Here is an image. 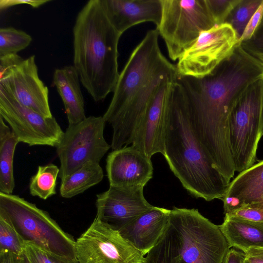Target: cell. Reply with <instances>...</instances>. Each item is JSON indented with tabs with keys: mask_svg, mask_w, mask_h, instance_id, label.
I'll list each match as a JSON object with an SVG mask.
<instances>
[{
	"mask_svg": "<svg viewBox=\"0 0 263 263\" xmlns=\"http://www.w3.org/2000/svg\"><path fill=\"white\" fill-rule=\"evenodd\" d=\"M32 39L26 32L13 27L0 29V56L17 53L31 43Z\"/></svg>",
	"mask_w": 263,
	"mask_h": 263,
	"instance_id": "4316f807",
	"label": "cell"
},
{
	"mask_svg": "<svg viewBox=\"0 0 263 263\" xmlns=\"http://www.w3.org/2000/svg\"><path fill=\"white\" fill-rule=\"evenodd\" d=\"M16 263H31V262L24 251L21 255L17 256Z\"/></svg>",
	"mask_w": 263,
	"mask_h": 263,
	"instance_id": "f35d334b",
	"label": "cell"
},
{
	"mask_svg": "<svg viewBox=\"0 0 263 263\" xmlns=\"http://www.w3.org/2000/svg\"><path fill=\"white\" fill-rule=\"evenodd\" d=\"M263 16V1L249 21L238 40V44L250 39L259 25Z\"/></svg>",
	"mask_w": 263,
	"mask_h": 263,
	"instance_id": "d6a6232c",
	"label": "cell"
},
{
	"mask_svg": "<svg viewBox=\"0 0 263 263\" xmlns=\"http://www.w3.org/2000/svg\"><path fill=\"white\" fill-rule=\"evenodd\" d=\"M245 253L234 248L230 249L223 263H244Z\"/></svg>",
	"mask_w": 263,
	"mask_h": 263,
	"instance_id": "8d00e7d4",
	"label": "cell"
},
{
	"mask_svg": "<svg viewBox=\"0 0 263 263\" xmlns=\"http://www.w3.org/2000/svg\"><path fill=\"white\" fill-rule=\"evenodd\" d=\"M164 157L174 175L193 197L221 200L231 181L213 165L193 130L186 95L173 82L167 100L164 132Z\"/></svg>",
	"mask_w": 263,
	"mask_h": 263,
	"instance_id": "7a4b0ae2",
	"label": "cell"
},
{
	"mask_svg": "<svg viewBox=\"0 0 263 263\" xmlns=\"http://www.w3.org/2000/svg\"><path fill=\"white\" fill-rule=\"evenodd\" d=\"M235 31L224 23L203 31L176 65L178 77L196 78L211 73L238 44Z\"/></svg>",
	"mask_w": 263,
	"mask_h": 263,
	"instance_id": "30bf717a",
	"label": "cell"
},
{
	"mask_svg": "<svg viewBox=\"0 0 263 263\" xmlns=\"http://www.w3.org/2000/svg\"><path fill=\"white\" fill-rule=\"evenodd\" d=\"M18 141L0 116V193L12 194L15 187L13 157Z\"/></svg>",
	"mask_w": 263,
	"mask_h": 263,
	"instance_id": "603a6c76",
	"label": "cell"
},
{
	"mask_svg": "<svg viewBox=\"0 0 263 263\" xmlns=\"http://www.w3.org/2000/svg\"><path fill=\"white\" fill-rule=\"evenodd\" d=\"M60 168L53 163L39 166L37 172L29 183V192L33 196L46 200L56 194L57 177Z\"/></svg>",
	"mask_w": 263,
	"mask_h": 263,
	"instance_id": "d4e9b609",
	"label": "cell"
},
{
	"mask_svg": "<svg viewBox=\"0 0 263 263\" xmlns=\"http://www.w3.org/2000/svg\"><path fill=\"white\" fill-rule=\"evenodd\" d=\"M104 173L99 163L89 162L61 180L60 195L70 198L98 184Z\"/></svg>",
	"mask_w": 263,
	"mask_h": 263,
	"instance_id": "cb8c5ba5",
	"label": "cell"
},
{
	"mask_svg": "<svg viewBox=\"0 0 263 263\" xmlns=\"http://www.w3.org/2000/svg\"><path fill=\"white\" fill-rule=\"evenodd\" d=\"M240 44L249 53H263V16L251 37Z\"/></svg>",
	"mask_w": 263,
	"mask_h": 263,
	"instance_id": "4dcf8cb0",
	"label": "cell"
},
{
	"mask_svg": "<svg viewBox=\"0 0 263 263\" xmlns=\"http://www.w3.org/2000/svg\"><path fill=\"white\" fill-rule=\"evenodd\" d=\"M25 253L31 263H54L51 254L32 244L25 243Z\"/></svg>",
	"mask_w": 263,
	"mask_h": 263,
	"instance_id": "1f68e13d",
	"label": "cell"
},
{
	"mask_svg": "<svg viewBox=\"0 0 263 263\" xmlns=\"http://www.w3.org/2000/svg\"><path fill=\"white\" fill-rule=\"evenodd\" d=\"M229 136L235 172L254 164L263 135V78L251 84L234 104L229 117Z\"/></svg>",
	"mask_w": 263,
	"mask_h": 263,
	"instance_id": "8992f818",
	"label": "cell"
},
{
	"mask_svg": "<svg viewBox=\"0 0 263 263\" xmlns=\"http://www.w3.org/2000/svg\"><path fill=\"white\" fill-rule=\"evenodd\" d=\"M219 227L230 248L244 253L251 248H263V223L225 215Z\"/></svg>",
	"mask_w": 263,
	"mask_h": 263,
	"instance_id": "7402d4cb",
	"label": "cell"
},
{
	"mask_svg": "<svg viewBox=\"0 0 263 263\" xmlns=\"http://www.w3.org/2000/svg\"><path fill=\"white\" fill-rule=\"evenodd\" d=\"M110 23L121 34L133 26L152 22L157 27L162 14L161 0H100Z\"/></svg>",
	"mask_w": 263,
	"mask_h": 263,
	"instance_id": "ac0fdd59",
	"label": "cell"
},
{
	"mask_svg": "<svg viewBox=\"0 0 263 263\" xmlns=\"http://www.w3.org/2000/svg\"><path fill=\"white\" fill-rule=\"evenodd\" d=\"M221 200L225 215L246 206L263 204V160L239 173L230 182Z\"/></svg>",
	"mask_w": 263,
	"mask_h": 263,
	"instance_id": "d6986e66",
	"label": "cell"
},
{
	"mask_svg": "<svg viewBox=\"0 0 263 263\" xmlns=\"http://www.w3.org/2000/svg\"><path fill=\"white\" fill-rule=\"evenodd\" d=\"M50 1H0V8L1 9H5L10 6H13L16 5L20 4H27L31 6L36 8L40 6L49 2Z\"/></svg>",
	"mask_w": 263,
	"mask_h": 263,
	"instance_id": "d590c367",
	"label": "cell"
},
{
	"mask_svg": "<svg viewBox=\"0 0 263 263\" xmlns=\"http://www.w3.org/2000/svg\"><path fill=\"white\" fill-rule=\"evenodd\" d=\"M157 29L148 30L131 53L117 82L107 109L103 116L112 125L156 70L167 59L161 52Z\"/></svg>",
	"mask_w": 263,
	"mask_h": 263,
	"instance_id": "ba28073f",
	"label": "cell"
},
{
	"mask_svg": "<svg viewBox=\"0 0 263 263\" xmlns=\"http://www.w3.org/2000/svg\"><path fill=\"white\" fill-rule=\"evenodd\" d=\"M122 34L107 18L100 0H90L73 28V66L96 102L113 92L118 81V44Z\"/></svg>",
	"mask_w": 263,
	"mask_h": 263,
	"instance_id": "3957f363",
	"label": "cell"
},
{
	"mask_svg": "<svg viewBox=\"0 0 263 263\" xmlns=\"http://www.w3.org/2000/svg\"><path fill=\"white\" fill-rule=\"evenodd\" d=\"M24 60L17 54H9L0 56V80L8 74Z\"/></svg>",
	"mask_w": 263,
	"mask_h": 263,
	"instance_id": "836d02e7",
	"label": "cell"
},
{
	"mask_svg": "<svg viewBox=\"0 0 263 263\" xmlns=\"http://www.w3.org/2000/svg\"><path fill=\"white\" fill-rule=\"evenodd\" d=\"M0 215L10 221L25 243L60 259L77 260L73 238L35 204L18 195L0 193Z\"/></svg>",
	"mask_w": 263,
	"mask_h": 263,
	"instance_id": "5b68a950",
	"label": "cell"
},
{
	"mask_svg": "<svg viewBox=\"0 0 263 263\" xmlns=\"http://www.w3.org/2000/svg\"><path fill=\"white\" fill-rule=\"evenodd\" d=\"M262 1L263 0H240L230 13L225 23L233 27L238 39L241 36L249 21Z\"/></svg>",
	"mask_w": 263,
	"mask_h": 263,
	"instance_id": "484cf974",
	"label": "cell"
},
{
	"mask_svg": "<svg viewBox=\"0 0 263 263\" xmlns=\"http://www.w3.org/2000/svg\"><path fill=\"white\" fill-rule=\"evenodd\" d=\"M178 77L167 76L161 82L139 125L132 145L149 158L164 154V132L166 108L170 88Z\"/></svg>",
	"mask_w": 263,
	"mask_h": 263,
	"instance_id": "2e32d148",
	"label": "cell"
},
{
	"mask_svg": "<svg viewBox=\"0 0 263 263\" xmlns=\"http://www.w3.org/2000/svg\"><path fill=\"white\" fill-rule=\"evenodd\" d=\"M160 23L156 27L170 58L178 60L203 31L215 26L205 0H161Z\"/></svg>",
	"mask_w": 263,
	"mask_h": 263,
	"instance_id": "52a82bcc",
	"label": "cell"
},
{
	"mask_svg": "<svg viewBox=\"0 0 263 263\" xmlns=\"http://www.w3.org/2000/svg\"><path fill=\"white\" fill-rule=\"evenodd\" d=\"M25 243L10 221L0 215V252H9L17 256L25 251Z\"/></svg>",
	"mask_w": 263,
	"mask_h": 263,
	"instance_id": "83f0119b",
	"label": "cell"
},
{
	"mask_svg": "<svg viewBox=\"0 0 263 263\" xmlns=\"http://www.w3.org/2000/svg\"><path fill=\"white\" fill-rule=\"evenodd\" d=\"M0 116L9 125L18 142L29 146L57 147L64 134L53 116H44L24 106L2 86Z\"/></svg>",
	"mask_w": 263,
	"mask_h": 263,
	"instance_id": "8fae6325",
	"label": "cell"
},
{
	"mask_svg": "<svg viewBox=\"0 0 263 263\" xmlns=\"http://www.w3.org/2000/svg\"><path fill=\"white\" fill-rule=\"evenodd\" d=\"M171 210L153 206L119 232L144 256L156 244L167 223Z\"/></svg>",
	"mask_w": 263,
	"mask_h": 263,
	"instance_id": "ffe728a7",
	"label": "cell"
},
{
	"mask_svg": "<svg viewBox=\"0 0 263 263\" xmlns=\"http://www.w3.org/2000/svg\"><path fill=\"white\" fill-rule=\"evenodd\" d=\"M53 260H54V263H78V262L76 260H65L57 258L52 256Z\"/></svg>",
	"mask_w": 263,
	"mask_h": 263,
	"instance_id": "60d3db41",
	"label": "cell"
},
{
	"mask_svg": "<svg viewBox=\"0 0 263 263\" xmlns=\"http://www.w3.org/2000/svg\"><path fill=\"white\" fill-rule=\"evenodd\" d=\"M230 249L219 226L198 209L175 207L144 263H223Z\"/></svg>",
	"mask_w": 263,
	"mask_h": 263,
	"instance_id": "277c9868",
	"label": "cell"
},
{
	"mask_svg": "<svg viewBox=\"0 0 263 263\" xmlns=\"http://www.w3.org/2000/svg\"><path fill=\"white\" fill-rule=\"evenodd\" d=\"M253 56L263 68V53H249Z\"/></svg>",
	"mask_w": 263,
	"mask_h": 263,
	"instance_id": "ab89813d",
	"label": "cell"
},
{
	"mask_svg": "<svg viewBox=\"0 0 263 263\" xmlns=\"http://www.w3.org/2000/svg\"><path fill=\"white\" fill-rule=\"evenodd\" d=\"M17 255L9 252H0V263H16Z\"/></svg>",
	"mask_w": 263,
	"mask_h": 263,
	"instance_id": "74e56055",
	"label": "cell"
},
{
	"mask_svg": "<svg viewBox=\"0 0 263 263\" xmlns=\"http://www.w3.org/2000/svg\"><path fill=\"white\" fill-rule=\"evenodd\" d=\"M244 253L247 263H263V248H251Z\"/></svg>",
	"mask_w": 263,
	"mask_h": 263,
	"instance_id": "e575fe53",
	"label": "cell"
},
{
	"mask_svg": "<svg viewBox=\"0 0 263 263\" xmlns=\"http://www.w3.org/2000/svg\"><path fill=\"white\" fill-rule=\"evenodd\" d=\"M106 171L109 186L144 187L152 178L154 168L151 158L132 145L110 152Z\"/></svg>",
	"mask_w": 263,
	"mask_h": 263,
	"instance_id": "e0dca14e",
	"label": "cell"
},
{
	"mask_svg": "<svg viewBox=\"0 0 263 263\" xmlns=\"http://www.w3.org/2000/svg\"><path fill=\"white\" fill-rule=\"evenodd\" d=\"M167 76L178 77L176 65L168 60L153 73L112 124L111 147L114 150L132 144L136 132L162 80Z\"/></svg>",
	"mask_w": 263,
	"mask_h": 263,
	"instance_id": "4fadbf2b",
	"label": "cell"
},
{
	"mask_svg": "<svg viewBox=\"0 0 263 263\" xmlns=\"http://www.w3.org/2000/svg\"><path fill=\"white\" fill-rule=\"evenodd\" d=\"M143 189L109 186L108 190L97 195L96 217L119 231L153 208L145 198Z\"/></svg>",
	"mask_w": 263,
	"mask_h": 263,
	"instance_id": "5bb4252c",
	"label": "cell"
},
{
	"mask_svg": "<svg viewBox=\"0 0 263 263\" xmlns=\"http://www.w3.org/2000/svg\"><path fill=\"white\" fill-rule=\"evenodd\" d=\"M78 263H144V257L96 217L75 242Z\"/></svg>",
	"mask_w": 263,
	"mask_h": 263,
	"instance_id": "7c38bea8",
	"label": "cell"
},
{
	"mask_svg": "<svg viewBox=\"0 0 263 263\" xmlns=\"http://www.w3.org/2000/svg\"><path fill=\"white\" fill-rule=\"evenodd\" d=\"M244 263H247V262L246 261V260H245Z\"/></svg>",
	"mask_w": 263,
	"mask_h": 263,
	"instance_id": "b9f144b4",
	"label": "cell"
},
{
	"mask_svg": "<svg viewBox=\"0 0 263 263\" xmlns=\"http://www.w3.org/2000/svg\"><path fill=\"white\" fill-rule=\"evenodd\" d=\"M53 81L63 101L69 125L85 120L87 117L80 87L81 81L74 67L69 65L56 69Z\"/></svg>",
	"mask_w": 263,
	"mask_h": 263,
	"instance_id": "44dd1931",
	"label": "cell"
},
{
	"mask_svg": "<svg viewBox=\"0 0 263 263\" xmlns=\"http://www.w3.org/2000/svg\"><path fill=\"white\" fill-rule=\"evenodd\" d=\"M225 215L247 221L263 223V204L246 206Z\"/></svg>",
	"mask_w": 263,
	"mask_h": 263,
	"instance_id": "f546056e",
	"label": "cell"
},
{
	"mask_svg": "<svg viewBox=\"0 0 263 263\" xmlns=\"http://www.w3.org/2000/svg\"><path fill=\"white\" fill-rule=\"evenodd\" d=\"M0 86L19 103L42 115L51 117L48 89L40 79L35 55L24 59L5 77Z\"/></svg>",
	"mask_w": 263,
	"mask_h": 263,
	"instance_id": "9a60e30c",
	"label": "cell"
},
{
	"mask_svg": "<svg viewBox=\"0 0 263 263\" xmlns=\"http://www.w3.org/2000/svg\"><path fill=\"white\" fill-rule=\"evenodd\" d=\"M240 2V0H205L216 26L225 23L230 13Z\"/></svg>",
	"mask_w": 263,
	"mask_h": 263,
	"instance_id": "f1b7e54d",
	"label": "cell"
},
{
	"mask_svg": "<svg viewBox=\"0 0 263 263\" xmlns=\"http://www.w3.org/2000/svg\"><path fill=\"white\" fill-rule=\"evenodd\" d=\"M262 78V67L238 44L209 74L177 79L186 95L195 135L215 167L229 180L235 173L229 142V115L249 85Z\"/></svg>",
	"mask_w": 263,
	"mask_h": 263,
	"instance_id": "6da1fadb",
	"label": "cell"
},
{
	"mask_svg": "<svg viewBox=\"0 0 263 263\" xmlns=\"http://www.w3.org/2000/svg\"><path fill=\"white\" fill-rule=\"evenodd\" d=\"M105 123L102 116H89L68 125L56 147L61 180L87 163H99L111 147L104 137Z\"/></svg>",
	"mask_w": 263,
	"mask_h": 263,
	"instance_id": "9c48e42d",
	"label": "cell"
}]
</instances>
